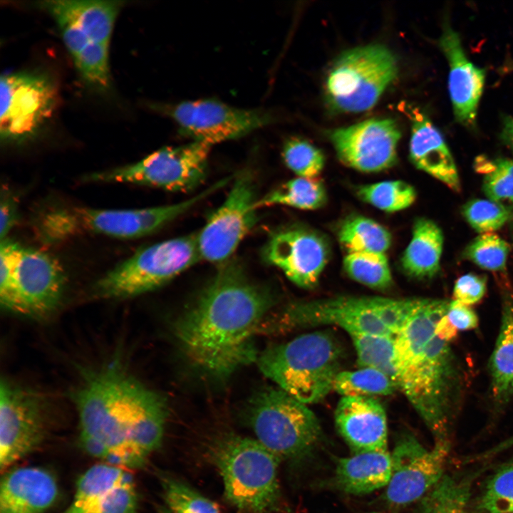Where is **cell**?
Wrapping results in <instances>:
<instances>
[{"mask_svg":"<svg viewBox=\"0 0 513 513\" xmlns=\"http://www.w3.org/2000/svg\"><path fill=\"white\" fill-rule=\"evenodd\" d=\"M78 227L76 214L57 212L48 216L43 223L44 234L51 239H60L72 234Z\"/></svg>","mask_w":513,"mask_h":513,"instance_id":"45","label":"cell"},{"mask_svg":"<svg viewBox=\"0 0 513 513\" xmlns=\"http://www.w3.org/2000/svg\"><path fill=\"white\" fill-rule=\"evenodd\" d=\"M509 251L506 241L497 234L485 233L469 244L465 255L482 269L499 271L505 269Z\"/></svg>","mask_w":513,"mask_h":513,"instance_id":"40","label":"cell"},{"mask_svg":"<svg viewBox=\"0 0 513 513\" xmlns=\"http://www.w3.org/2000/svg\"><path fill=\"white\" fill-rule=\"evenodd\" d=\"M334 420L353 455L387 450L386 413L375 398L342 397L336 405Z\"/></svg>","mask_w":513,"mask_h":513,"instance_id":"21","label":"cell"},{"mask_svg":"<svg viewBox=\"0 0 513 513\" xmlns=\"http://www.w3.org/2000/svg\"><path fill=\"white\" fill-rule=\"evenodd\" d=\"M421 298L338 296L291 303L266 316L259 331L276 333L294 328L334 325L349 335L395 337L420 304Z\"/></svg>","mask_w":513,"mask_h":513,"instance_id":"4","label":"cell"},{"mask_svg":"<svg viewBox=\"0 0 513 513\" xmlns=\"http://www.w3.org/2000/svg\"><path fill=\"white\" fill-rule=\"evenodd\" d=\"M211 145L192 141L162 147L139 162L96 172L89 181L127 182L152 186L170 191H189L205 177Z\"/></svg>","mask_w":513,"mask_h":513,"instance_id":"10","label":"cell"},{"mask_svg":"<svg viewBox=\"0 0 513 513\" xmlns=\"http://www.w3.org/2000/svg\"><path fill=\"white\" fill-rule=\"evenodd\" d=\"M447 316L457 331H468L475 328L478 325V317L470 306L457 301H450Z\"/></svg>","mask_w":513,"mask_h":513,"instance_id":"46","label":"cell"},{"mask_svg":"<svg viewBox=\"0 0 513 513\" xmlns=\"http://www.w3.org/2000/svg\"><path fill=\"white\" fill-rule=\"evenodd\" d=\"M398 63L380 44L343 52L329 70L325 86L328 105L338 113H360L373 108L395 79Z\"/></svg>","mask_w":513,"mask_h":513,"instance_id":"9","label":"cell"},{"mask_svg":"<svg viewBox=\"0 0 513 513\" xmlns=\"http://www.w3.org/2000/svg\"><path fill=\"white\" fill-rule=\"evenodd\" d=\"M63 286V270L56 259L39 250L22 247L14 273L17 314L49 315L59 304Z\"/></svg>","mask_w":513,"mask_h":513,"instance_id":"18","label":"cell"},{"mask_svg":"<svg viewBox=\"0 0 513 513\" xmlns=\"http://www.w3.org/2000/svg\"><path fill=\"white\" fill-rule=\"evenodd\" d=\"M402 108L411 121L409 156L412 163L459 192L461 187L457 166L441 133L418 108L407 104Z\"/></svg>","mask_w":513,"mask_h":513,"instance_id":"22","label":"cell"},{"mask_svg":"<svg viewBox=\"0 0 513 513\" xmlns=\"http://www.w3.org/2000/svg\"><path fill=\"white\" fill-rule=\"evenodd\" d=\"M144 384L115 361L85 375L74 393L79 443L90 455L127 470L142 467L129 442Z\"/></svg>","mask_w":513,"mask_h":513,"instance_id":"3","label":"cell"},{"mask_svg":"<svg viewBox=\"0 0 513 513\" xmlns=\"http://www.w3.org/2000/svg\"><path fill=\"white\" fill-rule=\"evenodd\" d=\"M22 247L6 238L0 245V302L6 311L16 313L17 307L14 289L15 266Z\"/></svg>","mask_w":513,"mask_h":513,"instance_id":"43","label":"cell"},{"mask_svg":"<svg viewBox=\"0 0 513 513\" xmlns=\"http://www.w3.org/2000/svg\"><path fill=\"white\" fill-rule=\"evenodd\" d=\"M480 507L489 513H513V458L501 466L489 480Z\"/></svg>","mask_w":513,"mask_h":513,"instance_id":"41","label":"cell"},{"mask_svg":"<svg viewBox=\"0 0 513 513\" xmlns=\"http://www.w3.org/2000/svg\"><path fill=\"white\" fill-rule=\"evenodd\" d=\"M157 513H170L167 507H160Z\"/></svg>","mask_w":513,"mask_h":513,"instance_id":"50","label":"cell"},{"mask_svg":"<svg viewBox=\"0 0 513 513\" xmlns=\"http://www.w3.org/2000/svg\"><path fill=\"white\" fill-rule=\"evenodd\" d=\"M160 480L170 513H220L216 503L184 482L166 475Z\"/></svg>","mask_w":513,"mask_h":513,"instance_id":"37","label":"cell"},{"mask_svg":"<svg viewBox=\"0 0 513 513\" xmlns=\"http://www.w3.org/2000/svg\"><path fill=\"white\" fill-rule=\"evenodd\" d=\"M470 497L467 481L444 475L422 498L420 513H472L467 508Z\"/></svg>","mask_w":513,"mask_h":513,"instance_id":"32","label":"cell"},{"mask_svg":"<svg viewBox=\"0 0 513 513\" xmlns=\"http://www.w3.org/2000/svg\"><path fill=\"white\" fill-rule=\"evenodd\" d=\"M285 165L298 177L316 178L322 172L325 157L320 149L297 138L286 141L282 149Z\"/></svg>","mask_w":513,"mask_h":513,"instance_id":"38","label":"cell"},{"mask_svg":"<svg viewBox=\"0 0 513 513\" xmlns=\"http://www.w3.org/2000/svg\"><path fill=\"white\" fill-rule=\"evenodd\" d=\"M443 234L433 221L427 218L416 220L413 235L401 258L405 273L410 277L431 279L440 269L443 247Z\"/></svg>","mask_w":513,"mask_h":513,"instance_id":"27","label":"cell"},{"mask_svg":"<svg viewBox=\"0 0 513 513\" xmlns=\"http://www.w3.org/2000/svg\"><path fill=\"white\" fill-rule=\"evenodd\" d=\"M227 183V180H222L199 195L174 204L135 209L85 208L77 210L76 216L80 225L97 233L118 238L142 237L175 219Z\"/></svg>","mask_w":513,"mask_h":513,"instance_id":"19","label":"cell"},{"mask_svg":"<svg viewBox=\"0 0 513 513\" xmlns=\"http://www.w3.org/2000/svg\"><path fill=\"white\" fill-rule=\"evenodd\" d=\"M439 46L449 66L448 88L455 119L467 128L475 126L478 105L485 81V70L467 58L459 34L445 22Z\"/></svg>","mask_w":513,"mask_h":513,"instance_id":"20","label":"cell"},{"mask_svg":"<svg viewBox=\"0 0 513 513\" xmlns=\"http://www.w3.org/2000/svg\"><path fill=\"white\" fill-rule=\"evenodd\" d=\"M338 237L348 254H385L392 240L390 233L384 227L359 215L346 219L338 230Z\"/></svg>","mask_w":513,"mask_h":513,"instance_id":"28","label":"cell"},{"mask_svg":"<svg viewBox=\"0 0 513 513\" xmlns=\"http://www.w3.org/2000/svg\"><path fill=\"white\" fill-rule=\"evenodd\" d=\"M398 388L386 375L369 368L341 370L336 376L333 390L345 396L373 397L389 395Z\"/></svg>","mask_w":513,"mask_h":513,"instance_id":"33","label":"cell"},{"mask_svg":"<svg viewBox=\"0 0 513 513\" xmlns=\"http://www.w3.org/2000/svg\"><path fill=\"white\" fill-rule=\"evenodd\" d=\"M134 482L127 469L109 463L95 465L78 480L69 505H78Z\"/></svg>","mask_w":513,"mask_h":513,"instance_id":"30","label":"cell"},{"mask_svg":"<svg viewBox=\"0 0 513 513\" xmlns=\"http://www.w3.org/2000/svg\"><path fill=\"white\" fill-rule=\"evenodd\" d=\"M490 390L496 407L502 408L513 398V295H504L501 323L489 360Z\"/></svg>","mask_w":513,"mask_h":513,"instance_id":"26","label":"cell"},{"mask_svg":"<svg viewBox=\"0 0 513 513\" xmlns=\"http://www.w3.org/2000/svg\"><path fill=\"white\" fill-rule=\"evenodd\" d=\"M373 513H376V512H373Z\"/></svg>","mask_w":513,"mask_h":513,"instance_id":"51","label":"cell"},{"mask_svg":"<svg viewBox=\"0 0 513 513\" xmlns=\"http://www.w3.org/2000/svg\"><path fill=\"white\" fill-rule=\"evenodd\" d=\"M120 1L51 0L38 6L51 16L60 15L76 25L93 43L109 46Z\"/></svg>","mask_w":513,"mask_h":513,"instance_id":"24","label":"cell"},{"mask_svg":"<svg viewBox=\"0 0 513 513\" xmlns=\"http://www.w3.org/2000/svg\"><path fill=\"white\" fill-rule=\"evenodd\" d=\"M165 110L182 135L211 146L244 136L273 121L266 110L235 108L213 99L184 101Z\"/></svg>","mask_w":513,"mask_h":513,"instance_id":"13","label":"cell"},{"mask_svg":"<svg viewBox=\"0 0 513 513\" xmlns=\"http://www.w3.org/2000/svg\"><path fill=\"white\" fill-rule=\"evenodd\" d=\"M200 260L195 234L162 241L136 252L108 271L93 292L107 299L137 296L164 285Z\"/></svg>","mask_w":513,"mask_h":513,"instance_id":"8","label":"cell"},{"mask_svg":"<svg viewBox=\"0 0 513 513\" xmlns=\"http://www.w3.org/2000/svg\"><path fill=\"white\" fill-rule=\"evenodd\" d=\"M487 279L484 276L467 274L460 276L453 289L454 300L467 306L475 304L484 296Z\"/></svg>","mask_w":513,"mask_h":513,"instance_id":"44","label":"cell"},{"mask_svg":"<svg viewBox=\"0 0 513 513\" xmlns=\"http://www.w3.org/2000/svg\"><path fill=\"white\" fill-rule=\"evenodd\" d=\"M360 368L378 370L397 385L395 337L375 334H351Z\"/></svg>","mask_w":513,"mask_h":513,"instance_id":"31","label":"cell"},{"mask_svg":"<svg viewBox=\"0 0 513 513\" xmlns=\"http://www.w3.org/2000/svg\"><path fill=\"white\" fill-rule=\"evenodd\" d=\"M46 75L21 72L1 77L0 135L19 141L35 133L51 115L57 92Z\"/></svg>","mask_w":513,"mask_h":513,"instance_id":"12","label":"cell"},{"mask_svg":"<svg viewBox=\"0 0 513 513\" xmlns=\"http://www.w3.org/2000/svg\"><path fill=\"white\" fill-rule=\"evenodd\" d=\"M256 202L251 175L240 173L225 200L195 234L200 260L219 265L230 259L256 222Z\"/></svg>","mask_w":513,"mask_h":513,"instance_id":"11","label":"cell"},{"mask_svg":"<svg viewBox=\"0 0 513 513\" xmlns=\"http://www.w3.org/2000/svg\"><path fill=\"white\" fill-rule=\"evenodd\" d=\"M448 440H435L426 450L410 433L402 435L391 454L392 475L384 499L393 507H402L423 498L442 478L450 452Z\"/></svg>","mask_w":513,"mask_h":513,"instance_id":"14","label":"cell"},{"mask_svg":"<svg viewBox=\"0 0 513 513\" xmlns=\"http://www.w3.org/2000/svg\"><path fill=\"white\" fill-rule=\"evenodd\" d=\"M327 199L323 184L316 178L296 177L276 187L257 200L258 209L271 205H286L314 210L324 205Z\"/></svg>","mask_w":513,"mask_h":513,"instance_id":"29","label":"cell"},{"mask_svg":"<svg viewBox=\"0 0 513 513\" xmlns=\"http://www.w3.org/2000/svg\"><path fill=\"white\" fill-rule=\"evenodd\" d=\"M502 142L513 152V117H507L503 121L500 133Z\"/></svg>","mask_w":513,"mask_h":513,"instance_id":"48","label":"cell"},{"mask_svg":"<svg viewBox=\"0 0 513 513\" xmlns=\"http://www.w3.org/2000/svg\"><path fill=\"white\" fill-rule=\"evenodd\" d=\"M343 264L350 278L369 288L385 290L393 284V277L385 254H348Z\"/></svg>","mask_w":513,"mask_h":513,"instance_id":"34","label":"cell"},{"mask_svg":"<svg viewBox=\"0 0 513 513\" xmlns=\"http://www.w3.org/2000/svg\"><path fill=\"white\" fill-rule=\"evenodd\" d=\"M328 136L340 160L356 170L378 172L397 162L401 133L393 119H368L331 130Z\"/></svg>","mask_w":513,"mask_h":513,"instance_id":"16","label":"cell"},{"mask_svg":"<svg viewBox=\"0 0 513 513\" xmlns=\"http://www.w3.org/2000/svg\"><path fill=\"white\" fill-rule=\"evenodd\" d=\"M247 420L256 440L281 461L306 457L322 435L314 412L279 388H265L254 395Z\"/></svg>","mask_w":513,"mask_h":513,"instance_id":"7","label":"cell"},{"mask_svg":"<svg viewBox=\"0 0 513 513\" xmlns=\"http://www.w3.org/2000/svg\"><path fill=\"white\" fill-rule=\"evenodd\" d=\"M265 262L281 269L296 286H316L329 257V246L321 234L291 227L273 232L263 249Z\"/></svg>","mask_w":513,"mask_h":513,"instance_id":"17","label":"cell"},{"mask_svg":"<svg viewBox=\"0 0 513 513\" xmlns=\"http://www.w3.org/2000/svg\"><path fill=\"white\" fill-rule=\"evenodd\" d=\"M462 212L469 224L481 234L500 229L511 216L509 208L489 199L469 200L463 205Z\"/></svg>","mask_w":513,"mask_h":513,"instance_id":"42","label":"cell"},{"mask_svg":"<svg viewBox=\"0 0 513 513\" xmlns=\"http://www.w3.org/2000/svg\"><path fill=\"white\" fill-rule=\"evenodd\" d=\"M449 304L446 299L421 298L395 336L398 388L435 440L447 439L462 387L461 367L450 342L436 333Z\"/></svg>","mask_w":513,"mask_h":513,"instance_id":"2","label":"cell"},{"mask_svg":"<svg viewBox=\"0 0 513 513\" xmlns=\"http://www.w3.org/2000/svg\"><path fill=\"white\" fill-rule=\"evenodd\" d=\"M391 475V454L388 450L368 452L339 458L334 482L347 494L362 495L386 487Z\"/></svg>","mask_w":513,"mask_h":513,"instance_id":"25","label":"cell"},{"mask_svg":"<svg viewBox=\"0 0 513 513\" xmlns=\"http://www.w3.org/2000/svg\"><path fill=\"white\" fill-rule=\"evenodd\" d=\"M271 290L229 259L177 318L175 333L194 366L217 381L256 361L254 336L275 304Z\"/></svg>","mask_w":513,"mask_h":513,"instance_id":"1","label":"cell"},{"mask_svg":"<svg viewBox=\"0 0 513 513\" xmlns=\"http://www.w3.org/2000/svg\"><path fill=\"white\" fill-rule=\"evenodd\" d=\"M209 455L223 481L227 501L244 513L286 511L279 479L281 460L256 439L227 435Z\"/></svg>","mask_w":513,"mask_h":513,"instance_id":"6","label":"cell"},{"mask_svg":"<svg viewBox=\"0 0 513 513\" xmlns=\"http://www.w3.org/2000/svg\"><path fill=\"white\" fill-rule=\"evenodd\" d=\"M365 202L387 212L405 209L415 200L413 186L402 180H388L360 186L356 191Z\"/></svg>","mask_w":513,"mask_h":513,"instance_id":"35","label":"cell"},{"mask_svg":"<svg viewBox=\"0 0 513 513\" xmlns=\"http://www.w3.org/2000/svg\"><path fill=\"white\" fill-rule=\"evenodd\" d=\"M59 495L54 475L40 467L11 468L0 483V513H46Z\"/></svg>","mask_w":513,"mask_h":513,"instance_id":"23","label":"cell"},{"mask_svg":"<svg viewBox=\"0 0 513 513\" xmlns=\"http://www.w3.org/2000/svg\"><path fill=\"white\" fill-rule=\"evenodd\" d=\"M342 356L336 338L319 331L269 346L258 355L256 363L279 388L309 404L321 401L333 390Z\"/></svg>","mask_w":513,"mask_h":513,"instance_id":"5","label":"cell"},{"mask_svg":"<svg viewBox=\"0 0 513 513\" xmlns=\"http://www.w3.org/2000/svg\"><path fill=\"white\" fill-rule=\"evenodd\" d=\"M513 446V437L503 441L494 447L495 452L498 453Z\"/></svg>","mask_w":513,"mask_h":513,"instance_id":"49","label":"cell"},{"mask_svg":"<svg viewBox=\"0 0 513 513\" xmlns=\"http://www.w3.org/2000/svg\"><path fill=\"white\" fill-rule=\"evenodd\" d=\"M138 503L133 482L81 504L68 505L61 513H137Z\"/></svg>","mask_w":513,"mask_h":513,"instance_id":"39","label":"cell"},{"mask_svg":"<svg viewBox=\"0 0 513 513\" xmlns=\"http://www.w3.org/2000/svg\"><path fill=\"white\" fill-rule=\"evenodd\" d=\"M38 398L7 379L0 385V468L6 471L36 450L44 437Z\"/></svg>","mask_w":513,"mask_h":513,"instance_id":"15","label":"cell"},{"mask_svg":"<svg viewBox=\"0 0 513 513\" xmlns=\"http://www.w3.org/2000/svg\"><path fill=\"white\" fill-rule=\"evenodd\" d=\"M1 241L6 239L16 219V206L11 197L5 195L1 202Z\"/></svg>","mask_w":513,"mask_h":513,"instance_id":"47","label":"cell"},{"mask_svg":"<svg viewBox=\"0 0 513 513\" xmlns=\"http://www.w3.org/2000/svg\"><path fill=\"white\" fill-rule=\"evenodd\" d=\"M477 170L484 174L483 190L486 196L508 208L513 205V160H489L480 156L475 160Z\"/></svg>","mask_w":513,"mask_h":513,"instance_id":"36","label":"cell"}]
</instances>
